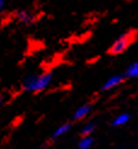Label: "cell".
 Listing matches in <instances>:
<instances>
[{"instance_id": "5", "label": "cell", "mask_w": 138, "mask_h": 149, "mask_svg": "<svg viewBox=\"0 0 138 149\" xmlns=\"http://www.w3.org/2000/svg\"><path fill=\"white\" fill-rule=\"evenodd\" d=\"M90 111H91V106L90 104H83V106H80L74 111L73 119H74V120H83L84 118H86L87 115L90 114Z\"/></svg>"}, {"instance_id": "8", "label": "cell", "mask_w": 138, "mask_h": 149, "mask_svg": "<svg viewBox=\"0 0 138 149\" xmlns=\"http://www.w3.org/2000/svg\"><path fill=\"white\" fill-rule=\"evenodd\" d=\"M128 121H130V114H127V113H121V114L116 115V116L113 119V126H115V127H119V126L126 125Z\"/></svg>"}, {"instance_id": "12", "label": "cell", "mask_w": 138, "mask_h": 149, "mask_svg": "<svg viewBox=\"0 0 138 149\" xmlns=\"http://www.w3.org/2000/svg\"><path fill=\"white\" fill-rule=\"evenodd\" d=\"M1 103H3V97L0 96V106H1Z\"/></svg>"}, {"instance_id": "1", "label": "cell", "mask_w": 138, "mask_h": 149, "mask_svg": "<svg viewBox=\"0 0 138 149\" xmlns=\"http://www.w3.org/2000/svg\"><path fill=\"white\" fill-rule=\"evenodd\" d=\"M51 81H52L51 73L29 74L22 81V86L27 92H40L50 86Z\"/></svg>"}, {"instance_id": "6", "label": "cell", "mask_w": 138, "mask_h": 149, "mask_svg": "<svg viewBox=\"0 0 138 149\" xmlns=\"http://www.w3.org/2000/svg\"><path fill=\"white\" fill-rule=\"evenodd\" d=\"M123 75H125V78H128V79H138V59L127 67Z\"/></svg>"}, {"instance_id": "2", "label": "cell", "mask_w": 138, "mask_h": 149, "mask_svg": "<svg viewBox=\"0 0 138 149\" xmlns=\"http://www.w3.org/2000/svg\"><path fill=\"white\" fill-rule=\"evenodd\" d=\"M133 39H135L133 32H126V33L121 34L119 38L112 44V46L109 47L108 52L110 55H114V56L122 54V52H125L128 49V46L132 44Z\"/></svg>"}, {"instance_id": "10", "label": "cell", "mask_w": 138, "mask_h": 149, "mask_svg": "<svg viewBox=\"0 0 138 149\" xmlns=\"http://www.w3.org/2000/svg\"><path fill=\"white\" fill-rule=\"evenodd\" d=\"M94 129H96V126H94V124H86L84 127L81 129V135L84 136H89V135H92Z\"/></svg>"}, {"instance_id": "4", "label": "cell", "mask_w": 138, "mask_h": 149, "mask_svg": "<svg viewBox=\"0 0 138 149\" xmlns=\"http://www.w3.org/2000/svg\"><path fill=\"white\" fill-rule=\"evenodd\" d=\"M16 18L18 22H21V23H23L26 26H29L32 24L34 22V16L32 12H29L27 10H19L17 13H16Z\"/></svg>"}, {"instance_id": "9", "label": "cell", "mask_w": 138, "mask_h": 149, "mask_svg": "<svg viewBox=\"0 0 138 149\" xmlns=\"http://www.w3.org/2000/svg\"><path fill=\"white\" fill-rule=\"evenodd\" d=\"M93 142H94V139H93V137H92L91 135H89V136H83V138L79 141L78 148H79V149H90V148H92Z\"/></svg>"}, {"instance_id": "3", "label": "cell", "mask_w": 138, "mask_h": 149, "mask_svg": "<svg viewBox=\"0 0 138 149\" xmlns=\"http://www.w3.org/2000/svg\"><path fill=\"white\" fill-rule=\"evenodd\" d=\"M123 80H125V75H113L105 80V83L103 84V86H102V90L103 91L113 90V88L121 85L123 83Z\"/></svg>"}, {"instance_id": "7", "label": "cell", "mask_w": 138, "mask_h": 149, "mask_svg": "<svg viewBox=\"0 0 138 149\" xmlns=\"http://www.w3.org/2000/svg\"><path fill=\"white\" fill-rule=\"evenodd\" d=\"M70 129H71V125H70L69 123H65V124L60 125V126H58V127L53 131V133H52V138H60V137L64 136L65 133L70 131Z\"/></svg>"}, {"instance_id": "11", "label": "cell", "mask_w": 138, "mask_h": 149, "mask_svg": "<svg viewBox=\"0 0 138 149\" xmlns=\"http://www.w3.org/2000/svg\"><path fill=\"white\" fill-rule=\"evenodd\" d=\"M5 1H6V0H0V12L4 10V7H5Z\"/></svg>"}]
</instances>
